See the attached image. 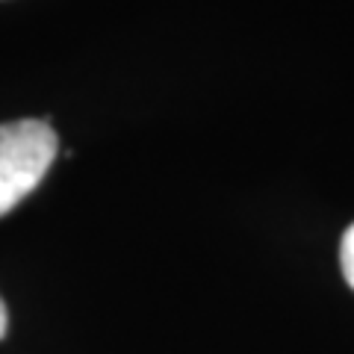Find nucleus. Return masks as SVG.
Wrapping results in <instances>:
<instances>
[{
    "label": "nucleus",
    "mask_w": 354,
    "mask_h": 354,
    "mask_svg": "<svg viewBox=\"0 0 354 354\" xmlns=\"http://www.w3.org/2000/svg\"><path fill=\"white\" fill-rule=\"evenodd\" d=\"M59 139L48 121L21 118L0 124V216L12 213L44 180Z\"/></svg>",
    "instance_id": "f257e3e1"
},
{
    "label": "nucleus",
    "mask_w": 354,
    "mask_h": 354,
    "mask_svg": "<svg viewBox=\"0 0 354 354\" xmlns=\"http://www.w3.org/2000/svg\"><path fill=\"white\" fill-rule=\"evenodd\" d=\"M339 266H342V278L346 283L354 290V225L342 234V242H339Z\"/></svg>",
    "instance_id": "f03ea898"
},
{
    "label": "nucleus",
    "mask_w": 354,
    "mask_h": 354,
    "mask_svg": "<svg viewBox=\"0 0 354 354\" xmlns=\"http://www.w3.org/2000/svg\"><path fill=\"white\" fill-rule=\"evenodd\" d=\"M6 330H9V313H6V304H3V298H0V339L6 337Z\"/></svg>",
    "instance_id": "7ed1b4c3"
}]
</instances>
